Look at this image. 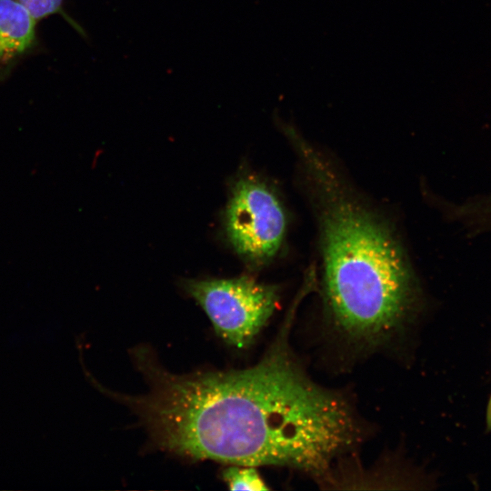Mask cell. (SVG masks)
Returning <instances> with one entry per match:
<instances>
[{
	"instance_id": "obj_1",
	"label": "cell",
	"mask_w": 491,
	"mask_h": 491,
	"mask_svg": "<svg viewBox=\"0 0 491 491\" xmlns=\"http://www.w3.org/2000/svg\"><path fill=\"white\" fill-rule=\"evenodd\" d=\"M295 307L263 358L243 370L177 375L136 347L133 359L148 390L121 398L167 452L325 475L360 431L348 403L313 382L292 354Z\"/></svg>"
},
{
	"instance_id": "obj_2",
	"label": "cell",
	"mask_w": 491,
	"mask_h": 491,
	"mask_svg": "<svg viewBox=\"0 0 491 491\" xmlns=\"http://www.w3.org/2000/svg\"><path fill=\"white\" fill-rule=\"evenodd\" d=\"M297 143L317 189L327 314L349 340L377 345L411 314L414 275L390 228L345 193L310 146Z\"/></svg>"
},
{
	"instance_id": "obj_3",
	"label": "cell",
	"mask_w": 491,
	"mask_h": 491,
	"mask_svg": "<svg viewBox=\"0 0 491 491\" xmlns=\"http://www.w3.org/2000/svg\"><path fill=\"white\" fill-rule=\"evenodd\" d=\"M183 287L205 312L227 345L248 346L276 309L277 288L250 276L185 280Z\"/></svg>"
},
{
	"instance_id": "obj_4",
	"label": "cell",
	"mask_w": 491,
	"mask_h": 491,
	"mask_svg": "<svg viewBox=\"0 0 491 491\" xmlns=\"http://www.w3.org/2000/svg\"><path fill=\"white\" fill-rule=\"evenodd\" d=\"M283 206L269 187L251 176L234 185L225 211V230L235 252L262 264L278 252L286 232Z\"/></svg>"
},
{
	"instance_id": "obj_5",
	"label": "cell",
	"mask_w": 491,
	"mask_h": 491,
	"mask_svg": "<svg viewBox=\"0 0 491 491\" xmlns=\"http://www.w3.org/2000/svg\"><path fill=\"white\" fill-rule=\"evenodd\" d=\"M36 21L19 0H0L1 63H8L32 48Z\"/></svg>"
},
{
	"instance_id": "obj_6",
	"label": "cell",
	"mask_w": 491,
	"mask_h": 491,
	"mask_svg": "<svg viewBox=\"0 0 491 491\" xmlns=\"http://www.w3.org/2000/svg\"><path fill=\"white\" fill-rule=\"evenodd\" d=\"M223 477L231 490H268L255 466L231 465L224 471Z\"/></svg>"
},
{
	"instance_id": "obj_7",
	"label": "cell",
	"mask_w": 491,
	"mask_h": 491,
	"mask_svg": "<svg viewBox=\"0 0 491 491\" xmlns=\"http://www.w3.org/2000/svg\"><path fill=\"white\" fill-rule=\"evenodd\" d=\"M36 19L59 12L63 0H19Z\"/></svg>"
},
{
	"instance_id": "obj_8",
	"label": "cell",
	"mask_w": 491,
	"mask_h": 491,
	"mask_svg": "<svg viewBox=\"0 0 491 491\" xmlns=\"http://www.w3.org/2000/svg\"><path fill=\"white\" fill-rule=\"evenodd\" d=\"M486 420L487 429L491 430V396L487 403Z\"/></svg>"
},
{
	"instance_id": "obj_9",
	"label": "cell",
	"mask_w": 491,
	"mask_h": 491,
	"mask_svg": "<svg viewBox=\"0 0 491 491\" xmlns=\"http://www.w3.org/2000/svg\"><path fill=\"white\" fill-rule=\"evenodd\" d=\"M487 210L489 211V216H491V201H490V204L487 206Z\"/></svg>"
}]
</instances>
